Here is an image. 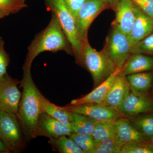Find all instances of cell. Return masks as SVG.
I'll use <instances>...</instances> for the list:
<instances>
[{
	"instance_id": "8",
	"label": "cell",
	"mask_w": 153,
	"mask_h": 153,
	"mask_svg": "<svg viewBox=\"0 0 153 153\" xmlns=\"http://www.w3.org/2000/svg\"><path fill=\"white\" fill-rule=\"evenodd\" d=\"M21 81L6 74L0 78V110L17 114L22 94L18 85Z\"/></svg>"
},
{
	"instance_id": "6",
	"label": "cell",
	"mask_w": 153,
	"mask_h": 153,
	"mask_svg": "<svg viewBox=\"0 0 153 153\" xmlns=\"http://www.w3.org/2000/svg\"><path fill=\"white\" fill-rule=\"evenodd\" d=\"M131 49L127 36L113 28L107 37L102 51L112 60L116 68L122 70L131 55Z\"/></svg>"
},
{
	"instance_id": "3",
	"label": "cell",
	"mask_w": 153,
	"mask_h": 153,
	"mask_svg": "<svg viewBox=\"0 0 153 153\" xmlns=\"http://www.w3.org/2000/svg\"><path fill=\"white\" fill-rule=\"evenodd\" d=\"M81 66L91 74L94 88L107 79L116 67L103 51L98 52L90 46L88 40L82 42Z\"/></svg>"
},
{
	"instance_id": "9",
	"label": "cell",
	"mask_w": 153,
	"mask_h": 153,
	"mask_svg": "<svg viewBox=\"0 0 153 153\" xmlns=\"http://www.w3.org/2000/svg\"><path fill=\"white\" fill-rule=\"evenodd\" d=\"M70 112L81 114L97 121H117L125 117L116 108L103 103H87L64 107Z\"/></svg>"
},
{
	"instance_id": "19",
	"label": "cell",
	"mask_w": 153,
	"mask_h": 153,
	"mask_svg": "<svg viewBox=\"0 0 153 153\" xmlns=\"http://www.w3.org/2000/svg\"><path fill=\"white\" fill-rule=\"evenodd\" d=\"M40 107L41 110L61 122L64 124L70 126V111L64 107L57 106L50 102L41 93L40 97Z\"/></svg>"
},
{
	"instance_id": "25",
	"label": "cell",
	"mask_w": 153,
	"mask_h": 153,
	"mask_svg": "<svg viewBox=\"0 0 153 153\" xmlns=\"http://www.w3.org/2000/svg\"><path fill=\"white\" fill-rule=\"evenodd\" d=\"M120 153H153V143L144 141L126 145L121 148Z\"/></svg>"
},
{
	"instance_id": "36",
	"label": "cell",
	"mask_w": 153,
	"mask_h": 153,
	"mask_svg": "<svg viewBox=\"0 0 153 153\" xmlns=\"http://www.w3.org/2000/svg\"><path fill=\"white\" fill-rule=\"evenodd\" d=\"M20 1H22V2H25V1H26V0H20Z\"/></svg>"
},
{
	"instance_id": "10",
	"label": "cell",
	"mask_w": 153,
	"mask_h": 153,
	"mask_svg": "<svg viewBox=\"0 0 153 153\" xmlns=\"http://www.w3.org/2000/svg\"><path fill=\"white\" fill-rule=\"evenodd\" d=\"M116 109L125 117H134L153 111V101L146 96L131 90L128 95Z\"/></svg>"
},
{
	"instance_id": "16",
	"label": "cell",
	"mask_w": 153,
	"mask_h": 153,
	"mask_svg": "<svg viewBox=\"0 0 153 153\" xmlns=\"http://www.w3.org/2000/svg\"><path fill=\"white\" fill-rule=\"evenodd\" d=\"M121 70L117 68L104 81L87 94L71 100L70 105L84 104L87 103H102L110 88L112 85L118 74L121 72Z\"/></svg>"
},
{
	"instance_id": "30",
	"label": "cell",
	"mask_w": 153,
	"mask_h": 153,
	"mask_svg": "<svg viewBox=\"0 0 153 153\" xmlns=\"http://www.w3.org/2000/svg\"><path fill=\"white\" fill-rule=\"evenodd\" d=\"M140 10L153 18V0H131Z\"/></svg>"
},
{
	"instance_id": "29",
	"label": "cell",
	"mask_w": 153,
	"mask_h": 153,
	"mask_svg": "<svg viewBox=\"0 0 153 153\" xmlns=\"http://www.w3.org/2000/svg\"><path fill=\"white\" fill-rule=\"evenodd\" d=\"M10 61V56L4 49V42L0 37V78L7 74V68Z\"/></svg>"
},
{
	"instance_id": "34",
	"label": "cell",
	"mask_w": 153,
	"mask_h": 153,
	"mask_svg": "<svg viewBox=\"0 0 153 153\" xmlns=\"http://www.w3.org/2000/svg\"><path fill=\"white\" fill-rule=\"evenodd\" d=\"M104 1L107 3L108 6H111L114 7L117 0H104Z\"/></svg>"
},
{
	"instance_id": "35",
	"label": "cell",
	"mask_w": 153,
	"mask_h": 153,
	"mask_svg": "<svg viewBox=\"0 0 153 153\" xmlns=\"http://www.w3.org/2000/svg\"><path fill=\"white\" fill-rule=\"evenodd\" d=\"M151 139L152 140V141H151V142L153 143V137H152L151 138Z\"/></svg>"
},
{
	"instance_id": "24",
	"label": "cell",
	"mask_w": 153,
	"mask_h": 153,
	"mask_svg": "<svg viewBox=\"0 0 153 153\" xmlns=\"http://www.w3.org/2000/svg\"><path fill=\"white\" fill-rule=\"evenodd\" d=\"M120 149L115 142L114 137L95 141L93 153H120Z\"/></svg>"
},
{
	"instance_id": "15",
	"label": "cell",
	"mask_w": 153,
	"mask_h": 153,
	"mask_svg": "<svg viewBox=\"0 0 153 153\" xmlns=\"http://www.w3.org/2000/svg\"><path fill=\"white\" fill-rule=\"evenodd\" d=\"M130 87L126 76L119 73L108 91L102 103L116 108L128 95Z\"/></svg>"
},
{
	"instance_id": "28",
	"label": "cell",
	"mask_w": 153,
	"mask_h": 153,
	"mask_svg": "<svg viewBox=\"0 0 153 153\" xmlns=\"http://www.w3.org/2000/svg\"><path fill=\"white\" fill-rule=\"evenodd\" d=\"M27 7L25 2L20 0H0V9L15 14Z\"/></svg>"
},
{
	"instance_id": "7",
	"label": "cell",
	"mask_w": 153,
	"mask_h": 153,
	"mask_svg": "<svg viewBox=\"0 0 153 153\" xmlns=\"http://www.w3.org/2000/svg\"><path fill=\"white\" fill-rule=\"evenodd\" d=\"M108 7L104 0H85L75 19L76 30L82 42L88 40V29L94 19Z\"/></svg>"
},
{
	"instance_id": "18",
	"label": "cell",
	"mask_w": 153,
	"mask_h": 153,
	"mask_svg": "<svg viewBox=\"0 0 153 153\" xmlns=\"http://www.w3.org/2000/svg\"><path fill=\"white\" fill-rule=\"evenodd\" d=\"M69 119L72 133L85 135H92L97 122L84 115L73 112H70Z\"/></svg>"
},
{
	"instance_id": "4",
	"label": "cell",
	"mask_w": 153,
	"mask_h": 153,
	"mask_svg": "<svg viewBox=\"0 0 153 153\" xmlns=\"http://www.w3.org/2000/svg\"><path fill=\"white\" fill-rule=\"evenodd\" d=\"M48 11L57 17L72 48L77 64L80 65L82 41L76 30L75 19L63 0H44Z\"/></svg>"
},
{
	"instance_id": "27",
	"label": "cell",
	"mask_w": 153,
	"mask_h": 153,
	"mask_svg": "<svg viewBox=\"0 0 153 153\" xmlns=\"http://www.w3.org/2000/svg\"><path fill=\"white\" fill-rule=\"evenodd\" d=\"M153 54V31L137 43L132 48L131 54Z\"/></svg>"
},
{
	"instance_id": "11",
	"label": "cell",
	"mask_w": 153,
	"mask_h": 153,
	"mask_svg": "<svg viewBox=\"0 0 153 153\" xmlns=\"http://www.w3.org/2000/svg\"><path fill=\"white\" fill-rule=\"evenodd\" d=\"M72 133L70 126L66 125L47 113L41 111L36 126V136L48 137L49 139L61 136H68Z\"/></svg>"
},
{
	"instance_id": "33",
	"label": "cell",
	"mask_w": 153,
	"mask_h": 153,
	"mask_svg": "<svg viewBox=\"0 0 153 153\" xmlns=\"http://www.w3.org/2000/svg\"><path fill=\"white\" fill-rule=\"evenodd\" d=\"M10 14H12V13L9 11L0 9V19L7 16Z\"/></svg>"
},
{
	"instance_id": "2",
	"label": "cell",
	"mask_w": 153,
	"mask_h": 153,
	"mask_svg": "<svg viewBox=\"0 0 153 153\" xmlns=\"http://www.w3.org/2000/svg\"><path fill=\"white\" fill-rule=\"evenodd\" d=\"M61 51L73 55L71 45L58 19L52 14L47 27L35 36L28 47L23 67L31 68L33 60L42 52Z\"/></svg>"
},
{
	"instance_id": "31",
	"label": "cell",
	"mask_w": 153,
	"mask_h": 153,
	"mask_svg": "<svg viewBox=\"0 0 153 153\" xmlns=\"http://www.w3.org/2000/svg\"><path fill=\"white\" fill-rule=\"evenodd\" d=\"M66 7L70 11L74 19L76 18L79 9L85 0H63Z\"/></svg>"
},
{
	"instance_id": "1",
	"label": "cell",
	"mask_w": 153,
	"mask_h": 153,
	"mask_svg": "<svg viewBox=\"0 0 153 153\" xmlns=\"http://www.w3.org/2000/svg\"><path fill=\"white\" fill-rule=\"evenodd\" d=\"M23 78L20 86L23 92L17 116L27 142L36 138V126L41 112L40 97L41 92L33 81L31 68L23 67Z\"/></svg>"
},
{
	"instance_id": "21",
	"label": "cell",
	"mask_w": 153,
	"mask_h": 153,
	"mask_svg": "<svg viewBox=\"0 0 153 153\" xmlns=\"http://www.w3.org/2000/svg\"><path fill=\"white\" fill-rule=\"evenodd\" d=\"M55 150L61 153H84L78 145L67 136L50 138L48 142Z\"/></svg>"
},
{
	"instance_id": "13",
	"label": "cell",
	"mask_w": 153,
	"mask_h": 153,
	"mask_svg": "<svg viewBox=\"0 0 153 153\" xmlns=\"http://www.w3.org/2000/svg\"><path fill=\"white\" fill-rule=\"evenodd\" d=\"M115 142L121 149L126 145L144 141L147 138L135 128L126 117L121 118L115 122Z\"/></svg>"
},
{
	"instance_id": "26",
	"label": "cell",
	"mask_w": 153,
	"mask_h": 153,
	"mask_svg": "<svg viewBox=\"0 0 153 153\" xmlns=\"http://www.w3.org/2000/svg\"><path fill=\"white\" fill-rule=\"evenodd\" d=\"M68 137L78 145L84 153H93L95 141L92 136L71 133Z\"/></svg>"
},
{
	"instance_id": "32",
	"label": "cell",
	"mask_w": 153,
	"mask_h": 153,
	"mask_svg": "<svg viewBox=\"0 0 153 153\" xmlns=\"http://www.w3.org/2000/svg\"><path fill=\"white\" fill-rule=\"evenodd\" d=\"M11 153L4 143L0 140V153Z\"/></svg>"
},
{
	"instance_id": "12",
	"label": "cell",
	"mask_w": 153,
	"mask_h": 153,
	"mask_svg": "<svg viewBox=\"0 0 153 153\" xmlns=\"http://www.w3.org/2000/svg\"><path fill=\"white\" fill-rule=\"evenodd\" d=\"M114 8L116 17L113 27L128 36L135 19L136 6L131 0H117Z\"/></svg>"
},
{
	"instance_id": "20",
	"label": "cell",
	"mask_w": 153,
	"mask_h": 153,
	"mask_svg": "<svg viewBox=\"0 0 153 153\" xmlns=\"http://www.w3.org/2000/svg\"><path fill=\"white\" fill-rule=\"evenodd\" d=\"M131 90L140 94H146L152 86L153 74L143 72L129 74L126 76Z\"/></svg>"
},
{
	"instance_id": "22",
	"label": "cell",
	"mask_w": 153,
	"mask_h": 153,
	"mask_svg": "<svg viewBox=\"0 0 153 153\" xmlns=\"http://www.w3.org/2000/svg\"><path fill=\"white\" fill-rule=\"evenodd\" d=\"M130 121L138 131L147 138L153 137V114H148L136 118Z\"/></svg>"
},
{
	"instance_id": "5",
	"label": "cell",
	"mask_w": 153,
	"mask_h": 153,
	"mask_svg": "<svg viewBox=\"0 0 153 153\" xmlns=\"http://www.w3.org/2000/svg\"><path fill=\"white\" fill-rule=\"evenodd\" d=\"M0 140L10 152L20 153L26 148L27 142L17 114L0 110Z\"/></svg>"
},
{
	"instance_id": "14",
	"label": "cell",
	"mask_w": 153,
	"mask_h": 153,
	"mask_svg": "<svg viewBox=\"0 0 153 153\" xmlns=\"http://www.w3.org/2000/svg\"><path fill=\"white\" fill-rule=\"evenodd\" d=\"M153 31V18L145 14L136 6L134 22L131 31L127 36L132 48Z\"/></svg>"
},
{
	"instance_id": "17",
	"label": "cell",
	"mask_w": 153,
	"mask_h": 153,
	"mask_svg": "<svg viewBox=\"0 0 153 153\" xmlns=\"http://www.w3.org/2000/svg\"><path fill=\"white\" fill-rule=\"evenodd\" d=\"M153 69V57L143 54H131L122 70L121 73L127 76L135 73Z\"/></svg>"
},
{
	"instance_id": "23",
	"label": "cell",
	"mask_w": 153,
	"mask_h": 153,
	"mask_svg": "<svg viewBox=\"0 0 153 153\" xmlns=\"http://www.w3.org/2000/svg\"><path fill=\"white\" fill-rule=\"evenodd\" d=\"M115 122L98 121L96 124L92 137L95 141L114 137Z\"/></svg>"
}]
</instances>
